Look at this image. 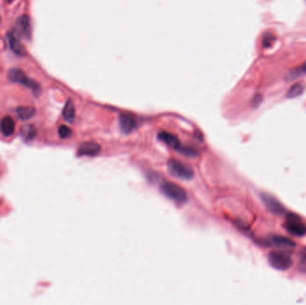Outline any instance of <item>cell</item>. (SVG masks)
Wrapping results in <instances>:
<instances>
[{
  "label": "cell",
  "mask_w": 306,
  "mask_h": 305,
  "mask_svg": "<svg viewBox=\"0 0 306 305\" xmlns=\"http://www.w3.org/2000/svg\"><path fill=\"white\" fill-rule=\"evenodd\" d=\"M119 125H120L121 131L124 133H131L137 127V123L134 119V116L131 115L123 114L119 116Z\"/></svg>",
  "instance_id": "9c48e42d"
},
{
  "label": "cell",
  "mask_w": 306,
  "mask_h": 305,
  "mask_svg": "<svg viewBox=\"0 0 306 305\" xmlns=\"http://www.w3.org/2000/svg\"><path fill=\"white\" fill-rule=\"evenodd\" d=\"M301 257H302L303 264H305L306 266V248L303 251L302 254H301Z\"/></svg>",
  "instance_id": "7402d4cb"
},
{
  "label": "cell",
  "mask_w": 306,
  "mask_h": 305,
  "mask_svg": "<svg viewBox=\"0 0 306 305\" xmlns=\"http://www.w3.org/2000/svg\"><path fill=\"white\" fill-rule=\"evenodd\" d=\"M99 151H100V147L99 144L94 143V142H85L79 147L78 155L92 157V156H96L98 154Z\"/></svg>",
  "instance_id": "7c38bea8"
},
{
  "label": "cell",
  "mask_w": 306,
  "mask_h": 305,
  "mask_svg": "<svg viewBox=\"0 0 306 305\" xmlns=\"http://www.w3.org/2000/svg\"><path fill=\"white\" fill-rule=\"evenodd\" d=\"M8 79L11 82L20 83L29 88L34 93H39L40 91V86L39 83L33 81L32 79L28 77L24 72L19 68L11 69L8 72Z\"/></svg>",
  "instance_id": "7a4b0ae2"
},
{
  "label": "cell",
  "mask_w": 306,
  "mask_h": 305,
  "mask_svg": "<svg viewBox=\"0 0 306 305\" xmlns=\"http://www.w3.org/2000/svg\"><path fill=\"white\" fill-rule=\"evenodd\" d=\"M285 228L288 232L296 237H304L306 235V225L303 222L299 216L294 213H289L287 215Z\"/></svg>",
  "instance_id": "5b68a950"
},
{
  "label": "cell",
  "mask_w": 306,
  "mask_h": 305,
  "mask_svg": "<svg viewBox=\"0 0 306 305\" xmlns=\"http://www.w3.org/2000/svg\"><path fill=\"white\" fill-rule=\"evenodd\" d=\"M13 0H5V2H7V3H11V2H13Z\"/></svg>",
  "instance_id": "603a6c76"
},
{
  "label": "cell",
  "mask_w": 306,
  "mask_h": 305,
  "mask_svg": "<svg viewBox=\"0 0 306 305\" xmlns=\"http://www.w3.org/2000/svg\"><path fill=\"white\" fill-rule=\"evenodd\" d=\"M262 100H263V97L261 95H256L255 99H254V105H255V107L258 106L262 102Z\"/></svg>",
  "instance_id": "44dd1931"
},
{
  "label": "cell",
  "mask_w": 306,
  "mask_h": 305,
  "mask_svg": "<svg viewBox=\"0 0 306 305\" xmlns=\"http://www.w3.org/2000/svg\"><path fill=\"white\" fill-rule=\"evenodd\" d=\"M16 28L19 34L22 35L26 39H29L31 35V23L28 15H22L16 22Z\"/></svg>",
  "instance_id": "30bf717a"
},
{
  "label": "cell",
  "mask_w": 306,
  "mask_h": 305,
  "mask_svg": "<svg viewBox=\"0 0 306 305\" xmlns=\"http://www.w3.org/2000/svg\"><path fill=\"white\" fill-rule=\"evenodd\" d=\"M261 198H262L263 203L265 204V206L267 207L268 210L272 213H275L278 215H281L285 213L286 210H285L284 206L277 200L276 198L268 194H261Z\"/></svg>",
  "instance_id": "52a82bcc"
},
{
  "label": "cell",
  "mask_w": 306,
  "mask_h": 305,
  "mask_svg": "<svg viewBox=\"0 0 306 305\" xmlns=\"http://www.w3.org/2000/svg\"><path fill=\"white\" fill-rule=\"evenodd\" d=\"M265 244L270 246H274L277 248H283V249L292 248L296 245L293 241L281 236H271L265 240Z\"/></svg>",
  "instance_id": "ba28073f"
},
{
  "label": "cell",
  "mask_w": 306,
  "mask_h": 305,
  "mask_svg": "<svg viewBox=\"0 0 306 305\" xmlns=\"http://www.w3.org/2000/svg\"><path fill=\"white\" fill-rule=\"evenodd\" d=\"M276 40V37L275 35L273 34L272 32L268 31L265 34L263 35V46L265 48H269V47H272L273 43L275 42Z\"/></svg>",
  "instance_id": "d6986e66"
},
{
  "label": "cell",
  "mask_w": 306,
  "mask_h": 305,
  "mask_svg": "<svg viewBox=\"0 0 306 305\" xmlns=\"http://www.w3.org/2000/svg\"><path fill=\"white\" fill-rule=\"evenodd\" d=\"M168 168L169 173L179 179L191 180L194 178V172L192 168L179 160L170 159L168 161Z\"/></svg>",
  "instance_id": "3957f363"
},
{
  "label": "cell",
  "mask_w": 306,
  "mask_h": 305,
  "mask_svg": "<svg viewBox=\"0 0 306 305\" xmlns=\"http://www.w3.org/2000/svg\"><path fill=\"white\" fill-rule=\"evenodd\" d=\"M58 135L62 139H67L72 135V130L66 125H61L58 128Z\"/></svg>",
  "instance_id": "ffe728a7"
},
{
  "label": "cell",
  "mask_w": 306,
  "mask_h": 305,
  "mask_svg": "<svg viewBox=\"0 0 306 305\" xmlns=\"http://www.w3.org/2000/svg\"><path fill=\"white\" fill-rule=\"evenodd\" d=\"M306 90V84L304 82H298L293 84L288 91L287 97L289 99H296L304 93Z\"/></svg>",
  "instance_id": "5bb4252c"
},
{
  "label": "cell",
  "mask_w": 306,
  "mask_h": 305,
  "mask_svg": "<svg viewBox=\"0 0 306 305\" xmlns=\"http://www.w3.org/2000/svg\"><path fill=\"white\" fill-rule=\"evenodd\" d=\"M15 130V123L11 116H4L0 122V131L4 136H11Z\"/></svg>",
  "instance_id": "4fadbf2b"
},
{
  "label": "cell",
  "mask_w": 306,
  "mask_h": 305,
  "mask_svg": "<svg viewBox=\"0 0 306 305\" xmlns=\"http://www.w3.org/2000/svg\"><path fill=\"white\" fill-rule=\"evenodd\" d=\"M63 116L66 122L73 123V119L75 117V109H74L73 101L71 99H68L65 103L64 109H63Z\"/></svg>",
  "instance_id": "9a60e30c"
},
{
  "label": "cell",
  "mask_w": 306,
  "mask_h": 305,
  "mask_svg": "<svg viewBox=\"0 0 306 305\" xmlns=\"http://www.w3.org/2000/svg\"><path fill=\"white\" fill-rule=\"evenodd\" d=\"M268 261L270 265L278 271H287L292 266L293 261L290 254L284 251H273L269 254Z\"/></svg>",
  "instance_id": "6da1fadb"
},
{
  "label": "cell",
  "mask_w": 306,
  "mask_h": 305,
  "mask_svg": "<svg viewBox=\"0 0 306 305\" xmlns=\"http://www.w3.org/2000/svg\"><path fill=\"white\" fill-rule=\"evenodd\" d=\"M18 117L22 120H28L36 114V109L33 107H20L16 110Z\"/></svg>",
  "instance_id": "2e32d148"
},
{
  "label": "cell",
  "mask_w": 306,
  "mask_h": 305,
  "mask_svg": "<svg viewBox=\"0 0 306 305\" xmlns=\"http://www.w3.org/2000/svg\"><path fill=\"white\" fill-rule=\"evenodd\" d=\"M158 138L160 139V142H163L166 145H168V147H171L173 149H176L177 151L181 147L179 140L177 139L176 135H174L172 133L162 131V132H160L158 134Z\"/></svg>",
  "instance_id": "8fae6325"
},
{
  "label": "cell",
  "mask_w": 306,
  "mask_h": 305,
  "mask_svg": "<svg viewBox=\"0 0 306 305\" xmlns=\"http://www.w3.org/2000/svg\"><path fill=\"white\" fill-rule=\"evenodd\" d=\"M19 36L20 34L18 33L17 30L9 31L7 33L9 46L14 54H16L18 56H24L26 55L25 47H23Z\"/></svg>",
  "instance_id": "8992f818"
},
{
  "label": "cell",
  "mask_w": 306,
  "mask_h": 305,
  "mask_svg": "<svg viewBox=\"0 0 306 305\" xmlns=\"http://www.w3.org/2000/svg\"><path fill=\"white\" fill-rule=\"evenodd\" d=\"M161 192L174 202L184 203V202H187L188 200L187 194L185 189L182 188L181 186L174 184L172 182H166L161 185Z\"/></svg>",
  "instance_id": "277c9868"
},
{
  "label": "cell",
  "mask_w": 306,
  "mask_h": 305,
  "mask_svg": "<svg viewBox=\"0 0 306 305\" xmlns=\"http://www.w3.org/2000/svg\"><path fill=\"white\" fill-rule=\"evenodd\" d=\"M22 135L26 141H30L35 137L36 130L31 125H24L22 130Z\"/></svg>",
  "instance_id": "ac0fdd59"
},
{
  "label": "cell",
  "mask_w": 306,
  "mask_h": 305,
  "mask_svg": "<svg viewBox=\"0 0 306 305\" xmlns=\"http://www.w3.org/2000/svg\"><path fill=\"white\" fill-rule=\"evenodd\" d=\"M306 63H304L303 65H300V66H298L297 68L293 69L290 73L287 75V81L288 82H290V81H293V80H296V79H298V78L301 77L303 76L304 74H306Z\"/></svg>",
  "instance_id": "e0dca14e"
}]
</instances>
